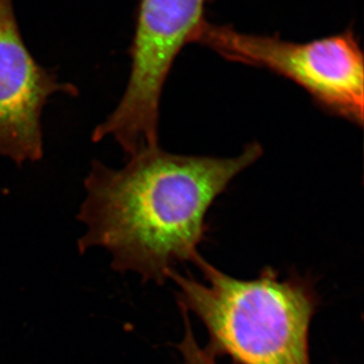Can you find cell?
<instances>
[{
    "label": "cell",
    "instance_id": "cell-3",
    "mask_svg": "<svg viewBox=\"0 0 364 364\" xmlns=\"http://www.w3.org/2000/svg\"><path fill=\"white\" fill-rule=\"evenodd\" d=\"M196 43L228 61L265 68L289 79L305 90L323 111L363 124V54L351 30L294 43L205 21Z\"/></svg>",
    "mask_w": 364,
    "mask_h": 364
},
{
    "label": "cell",
    "instance_id": "cell-1",
    "mask_svg": "<svg viewBox=\"0 0 364 364\" xmlns=\"http://www.w3.org/2000/svg\"><path fill=\"white\" fill-rule=\"evenodd\" d=\"M262 153L259 143L228 158L157 146L132 155L122 168L93 161L77 215L85 227L79 251L105 249L117 272L163 284L176 264L193 262L213 203Z\"/></svg>",
    "mask_w": 364,
    "mask_h": 364
},
{
    "label": "cell",
    "instance_id": "cell-5",
    "mask_svg": "<svg viewBox=\"0 0 364 364\" xmlns=\"http://www.w3.org/2000/svg\"><path fill=\"white\" fill-rule=\"evenodd\" d=\"M57 93L76 97L78 88L38 63L21 36L13 0H0V158L18 166L42 159L43 112Z\"/></svg>",
    "mask_w": 364,
    "mask_h": 364
},
{
    "label": "cell",
    "instance_id": "cell-4",
    "mask_svg": "<svg viewBox=\"0 0 364 364\" xmlns=\"http://www.w3.org/2000/svg\"><path fill=\"white\" fill-rule=\"evenodd\" d=\"M207 0H141L130 47L128 82L116 109L92 132L111 138L128 156L158 146L160 102L176 57L196 43Z\"/></svg>",
    "mask_w": 364,
    "mask_h": 364
},
{
    "label": "cell",
    "instance_id": "cell-6",
    "mask_svg": "<svg viewBox=\"0 0 364 364\" xmlns=\"http://www.w3.org/2000/svg\"><path fill=\"white\" fill-rule=\"evenodd\" d=\"M183 316L184 337L181 343L178 344V350L182 356V364H217L215 358L210 352L203 349L196 341L191 321L188 317V313L183 309H181Z\"/></svg>",
    "mask_w": 364,
    "mask_h": 364
},
{
    "label": "cell",
    "instance_id": "cell-2",
    "mask_svg": "<svg viewBox=\"0 0 364 364\" xmlns=\"http://www.w3.org/2000/svg\"><path fill=\"white\" fill-rule=\"evenodd\" d=\"M193 263L205 284L172 270L178 303L202 321L210 335L205 350L237 364H311L309 333L318 306L312 284L279 279L265 268L255 279H234L203 259Z\"/></svg>",
    "mask_w": 364,
    "mask_h": 364
}]
</instances>
